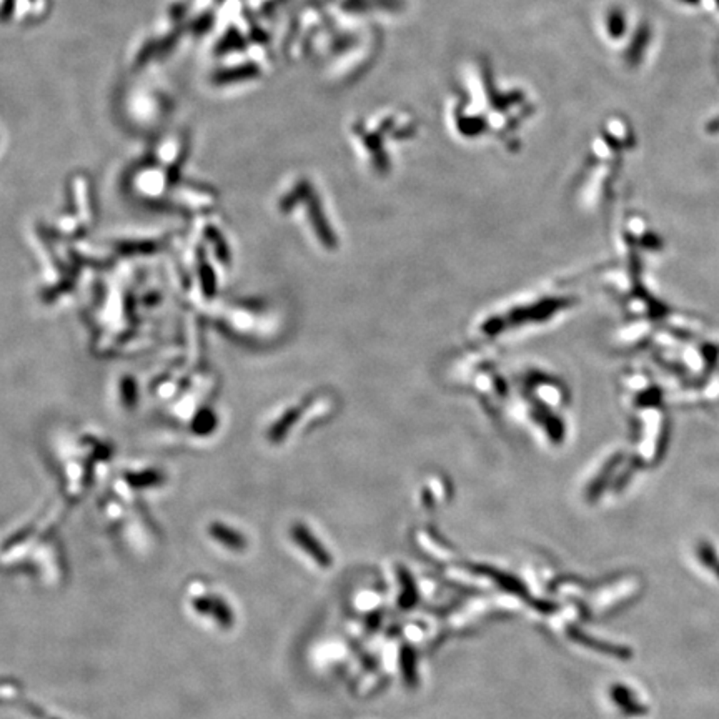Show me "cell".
Here are the masks:
<instances>
[{
    "label": "cell",
    "instance_id": "4",
    "mask_svg": "<svg viewBox=\"0 0 719 719\" xmlns=\"http://www.w3.org/2000/svg\"><path fill=\"white\" fill-rule=\"evenodd\" d=\"M398 578H400L401 583V595H400V604L405 609L415 606L416 603V586L413 578L408 573V569L398 568Z\"/></svg>",
    "mask_w": 719,
    "mask_h": 719
},
{
    "label": "cell",
    "instance_id": "3",
    "mask_svg": "<svg viewBox=\"0 0 719 719\" xmlns=\"http://www.w3.org/2000/svg\"><path fill=\"white\" fill-rule=\"evenodd\" d=\"M401 673L403 679H405L406 686L415 688L418 685V673H416V656L415 651L411 650L410 646L401 648Z\"/></svg>",
    "mask_w": 719,
    "mask_h": 719
},
{
    "label": "cell",
    "instance_id": "1",
    "mask_svg": "<svg viewBox=\"0 0 719 719\" xmlns=\"http://www.w3.org/2000/svg\"><path fill=\"white\" fill-rule=\"evenodd\" d=\"M471 569L476 574L488 576L490 580H493L494 583H497L499 588L510 591V593H513V595L528 596V590H526V586L518 580V578H515L510 573H503V571H499V569L485 567V564H475V567H471Z\"/></svg>",
    "mask_w": 719,
    "mask_h": 719
},
{
    "label": "cell",
    "instance_id": "2",
    "mask_svg": "<svg viewBox=\"0 0 719 719\" xmlns=\"http://www.w3.org/2000/svg\"><path fill=\"white\" fill-rule=\"evenodd\" d=\"M293 533H295L297 541L300 543L301 548H304L305 551H308L311 558L317 561L320 567H323V568L330 567V564H332V556L328 555V551L322 545H320L317 539L311 536L308 529L301 528V526H297L295 532H293Z\"/></svg>",
    "mask_w": 719,
    "mask_h": 719
}]
</instances>
